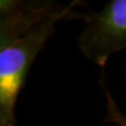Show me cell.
I'll use <instances>...</instances> for the list:
<instances>
[{
    "instance_id": "1",
    "label": "cell",
    "mask_w": 126,
    "mask_h": 126,
    "mask_svg": "<svg viewBox=\"0 0 126 126\" xmlns=\"http://www.w3.org/2000/svg\"><path fill=\"white\" fill-rule=\"evenodd\" d=\"M83 2L0 1V126H15L17 99L38 54L59 21L80 19Z\"/></svg>"
},
{
    "instance_id": "2",
    "label": "cell",
    "mask_w": 126,
    "mask_h": 126,
    "mask_svg": "<svg viewBox=\"0 0 126 126\" xmlns=\"http://www.w3.org/2000/svg\"><path fill=\"white\" fill-rule=\"evenodd\" d=\"M80 19L85 27L79 49L103 69L111 55L126 48V0H110L101 11L81 14Z\"/></svg>"
},
{
    "instance_id": "3",
    "label": "cell",
    "mask_w": 126,
    "mask_h": 126,
    "mask_svg": "<svg viewBox=\"0 0 126 126\" xmlns=\"http://www.w3.org/2000/svg\"><path fill=\"white\" fill-rule=\"evenodd\" d=\"M103 69L101 70V85L104 89L106 96V109H107V117L105 118V123H116L119 126H126V116L123 112L120 111L118 105L116 104L115 100L111 98L108 93L106 86L104 85V77H103Z\"/></svg>"
}]
</instances>
